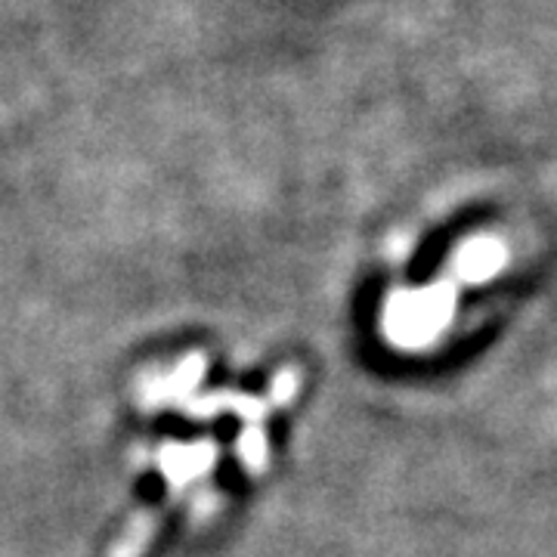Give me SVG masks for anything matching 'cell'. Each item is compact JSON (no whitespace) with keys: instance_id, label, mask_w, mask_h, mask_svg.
Wrapping results in <instances>:
<instances>
[{"instance_id":"obj_1","label":"cell","mask_w":557,"mask_h":557,"mask_svg":"<svg viewBox=\"0 0 557 557\" xmlns=\"http://www.w3.org/2000/svg\"><path fill=\"white\" fill-rule=\"evenodd\" d=\"M453 307H456L453 282H437L424 292H403L391 300V313H387L391 338L409 347L437 338L443 325L453 319Z\"/></svg>"},{"instance_id":"obj_2","label":"cell","mask_w":557,"mask_h":557,"mask_svg":"<svg viewBox=\"0 0 557 557\" xmlns=\"http://www.w3.org/2000/svg\"><path fill=\"white\" fill-rule=\"evenodd\" d=\"M502 267H505L502 242L483 239V236L465 242L456 251V260H453V273L461 282H486L490 276H496Z\"/></svg>"}]
</instances>
